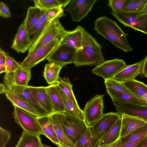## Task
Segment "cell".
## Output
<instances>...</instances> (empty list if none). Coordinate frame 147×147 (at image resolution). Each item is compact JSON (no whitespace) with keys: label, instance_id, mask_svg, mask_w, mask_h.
Segmentation results:
<instances>
[{"label":"cell","instance_id":"6da1fadb","mask_svg":"<svg viewBox=\"0 0 147 147\" xmlns=\"http://www.w3.org/2000/svg\"><path fill=\"white\" fill-rule=\"evenodd\" d=\"M94 29L117 48L128 52L133 50L127 40L128 34L124 32L116 22L104 16L94 21Z\"/></svg>","mask_w":147,"mask_h":147},{"label":"cell","instance_id":"60d3db41","mask_svg":"<svg viewBox=\"0 0 147 147\" xmlns=\"http://www.w3.org/2000/svg\"><path fill=\"white\" fill-rule=\"evenodd\" d=\"M47 13L49 19L51 20L54 18L59 16H64L63 10L61 7H57L45 10Z\"/></svg>","mask_w":147,"mask_h":147},{"label":"cell","instance_id":"277c9868","mask_svg":"<svg viewBox=\"0 0 147 147\" xmlns=\"http://www.w3.org/2000/svg\"><path fill=\"white\" fill-rule=\"evenodd\" d=\"M62 126L66 135L75 145L88 128L84 121L70 116L65 113H60Z\"/></svg>","mask_w":147,"mask_h":147},{"label":"cell","instance_id":"7dc6e473","mask_svg":"<svg viewBox=\"0 0 147 147\" xmlns=\"http://www.w3.org/2000/svg\"><path fill=\"white\" fill-rule=\"evenodd\" d=\"M144 140L136 143H128L123 144H121V147H141Z\"/></svg>","mask_w":147,"mask_h":147},{"label":"cell","instance_id":"d590c367","mask_svg":"<svg viewBox=\"0 0 147 147\" xmlns=\"http://www.w3.org/2000/svg\"><path fill=\"white\" fill-rule=\"evenodd\" d=\"M147 2V0H127L123 11L128 13L139 12Z\"/></svg>","mask_w":147,"mask_h":147},{"label":"cell","instance_id":"f35d334b","mask_svg":"<svg viewBox=\"0 0 147 147\" xmlns=\"http://www.w3.org/2000/svg\"><path fill=\"white\" fill-rule=\"evenodd\" d=\"M127 0H109L108 5L112 11L121 12L123 11V8Z\"/></svg>","mask_w":147,"mask_h":147},{"label":"cell","instance_id":"74e56055","mask_svg":"<svg viewBox=\"0 0 147 147\" xmlns=\"http://www.w3.org/2000/svg\"><path fill=\"white\" fill-rule=\"evenodd\" d=\"M21 66L13 58L7 54L6 56L5 63L6 73L13 72Z\"/></svg>","mask_w":147,"mask_h":147},{"label":"cell","instance_id":"7c38bea8","mask_svg":"<svg viewBox=\"0 0 147 147\" xmlns=\"http://www.w3.org/2000/svg\"><path fill=\"white\" fill-rule=\"evenodd\" d=\"M97 0H73L65 9L70 13L72 21L79 22L86 17Z\"/></svg>","mask_w":147,"mask_h":147},{"label":"cell","instance_id":"f907efd6","mask_svg":"<svg viewBox=\"0 0 147 147\" xmlns=\"http://www.w3.org/2000/svg\"><path fill=\"white\" fill-rule=\"evenodd\" d=\"M7 88L5 85L2 84H0V93L1 94L5 93L6 92Z\"/></svg>","mask_w":147,"mask_h":147},{"label":"cell","instance_id":"7bdbcfd3","mask_svg":"<svg viewBox=\"0 0 147 147\" xmlns=\"http://www.w3.org/2000/svg\"><path fill=\"white\" fill-rule=\"evenodd\" d=\"M0 16L5 18L11 16V13L8 6L3 2H0Z\"/></svg>","mask_w":147,"mask_h":147},{"label":"cell","instance_id":"4316f807","mask_svg":"<svg viewBox=\"0 0 147 147\" xmlns=\"http://www.w3.org/2000/svg\"><path fill=\"white\" fill-rule=\"evenodd\" d=\"M5 94L7 98L14 106L28 112L36 117L44 115L29 104L17 96L8 92H6Z\"/></svg>","mask_w":147,"mask_h":147},{"label":"cell","instance_id":"d6986e66","mask_svg":"<svg viewBox=\"0 0 147 147\" xmlns=\"http://www.w3.org/2000/svg\"><path fill=\"white\" fill-rule=\"evenodd\" d=\"M84 29L78 25L72 31L66 30L60 39V43L68 45L77 50L82 43Z\"/></svg>","mask_w":147,"mask_h":147},{"label":"cell","instance_id":"816d5d0a","mask_svg":"<svg viewBox=\"0 0 147 147\" xmlns=\"http://www.w3.org/2000/svg\"><path fill=\"white\" fill-rule=\"evenodd\" d=\"M141 147H147V136L144 139Z\"/></svg>","mask_w":147,"mask_h":147},{"label":"cell","instance_id":"b9f144b4","mask_svg":"<svg viewBox=\"0 0 147 147\" xmlns=\"http://www.w3.org/2000/svg\"><path fill=\"white\" fill-rule=\"evenodd\" d=\"M45 26L38 21L28 31L29 35L30 36L34 35V36H36L41 31Z\"/></svg>","mask_w":147,"mask_h":147},{"label":"cell","instance_id":"d4e9b609","mask_svg":"<svg viewBox=\"0 0 147 147\" xmlns=\"http://www.w3.org/2000/svg\"><path fill=\"white\" fill-rule=\"evenodd\" d=\"M126 87L135 96L147 103V85L135 79L123 82Z\"/></svg>","mask_w":147,"mask_h":147},{"label":"cell","instance_id":"ac0fdd59","mask_svg":"<svg viewBox=\"0 0 147 147\" xmlns=\"http://www.w3.org/2000/svg\"><path fill=\"white\" fill-rule=\"evenodd\" d=\"M121 117L120 138L127 136L147 123L142 119L125 114L122 115Z\"/></svg>","mask_w":147,"mask_h":147},{"label":"cell","instance_id":"681fc988","mask_svg":"<svg viewBox=\"0 0 147 147\" xmlns=\"http://www.w3.org/2000/svg\"><path fill=\"white\" fill-rule=\"evenodd\" d=\"M147 15V2L143 8L139 12H137L138 16Z\"/></svg>","mask_w":147,"mask_h":147},{"label":"cell","instance_id":"c3c4849f","mask_svg":"<svg viewBox=\"0 0 147 147\" xmlns=\"http://www.w3.org/2000/svg\"><path fill=\"white\" fill-rule=\"evenodd\" d=\"M121 142L120 138L113 143L100 146V147H121Z\"/></svg>","mask_w":147,"mask_h":147},{"label":"cell","instance_id":"7402d4cb","mask_svg":"<svg viewBox=\"0 0 147 147\" xmlns=\"http://www.w3.org/2000/svg\"><path fill=\"white\" fill-rule=\"evenodd\" d=\"M53 112L65 113L63 101L56 83L46 87Z\"/></svg>","mask_w":147,"mask_h":147},{"label":"cell","instance_id":"f546056e","mask_svg":"<svg viewBox=\"0 0 147 147\" xmlns=\"http://www.w3.org/2000/svg\"><path fill=\"white\" fill-rule=\"evenodd\" d=\"M147 136V123L127 136L120 138L121 144L126 143H136L144 140Z\"/></svg>","mask_w":147,"mask_h":147},{"label":"cell","instance_id":"8fae6325","mask_svg":"<svg viewBox=\"0 0 147 147\" xmlns=\"http://www.w3.org/2000/svg\"><path fill=\"white\" fill-rule=\"evenodd\" d=\"M113 104L117 112L142 119L147 122V105H141L112 99Z\"/></svg>","mask_w":147,"mask_h":147},{"label":"cell","instance_id":"cb8c5ba5","mask_svg":"<svg viewBox=\"0 0 147 147\" xmlns=\"http://www.w3.org/2000/svg\"><path fill=\"white\" fill-rule=\"evenodd\" d=\"M57 87L63 101L65 113L74 117L84 121L83 111L80 109L78 105L75 103L63 92L58 86Z\"/></svg>","mask_w":147,"mask_h":147},{"label":"cell","instance_id":"3957f363","mask_svg":"<svg viewBox=\"0 0 147 147\" xmlns=\"http://www.w3.org/2000/svg\"><path fill=\"white\" fill-rule=\"evenodd\" d=\"M63 16H59L52 20L47 24L41 31L33 37L32 44L28 50L30 53L51 41L60 39L66 31L59 21Z\"/></svg>","mask_w":147,"mask_h":147},{"label":"cell","instance_id":"836d02e7","mask_svg":"<svg viewBox=\"0 0 147 147\" xmlns=\"http://www.w3.org/2000/svg\"><path fill=\"white\" fill-rule=\"evenodd\" d=\"M72 0H34L35 6L42 10L54 8L65 7L68 5Z\"/></svg>","mask_w":147,"mask_h":147},{"label":"cell","instance_id":"ba28073f","mask_svg":"<svg viewBox=\"0 0 147 147\" xmlns=\"http://www.w3.org/2000/svg\"><path fill=\"white\" fill-rule=\"evenodd\" d=\"M137 12L112 11L111 13L125 27H130L147 35V15L138 16Z\"/></svg>","mask_w":147,"mask_h":147},{"label":"cell","instance_id":"5b68a950","mask_svg":"<svg viewBox=\"0 0 147 147\" xmlns=\"http://www.w3.org/2000/svg\"><path fill=\"white\" fill-rule=\"evenodd\" d=\"M60 40H54L47 44L28 53L21 63L22 67L30 69L40 62L47 59L59 45Z\"/></svg>","mask_w":147,"mask_h":147},{"label":"cell","instance_id":"f6af8a7d","mask_svg":"<svg viewBox=\"0 0 147 147\" xmlns=\"http://www.w3.org/2000/svg\"><path fill=\"white\" fill-rule=\"evenodd\" d=\"M140 67V74L144 77L147 78V55L142 60Z\"/></svg>","mask_w":147,"mask_h":147},{"label":"cell","instance_id":"1f68e13d","mask_svg":"<svg viewBox=\"0 0 147 147\" xmlns=\"http://www.w3.org/2000/svg\"><path fill=\"white\" fill-rule=\"evenodd\" d=\"M43 11L34 6L28 7L26 17L23 21L28 31L38 21Z\"/></svg>","mask_w":147,"mask_h":147},{"label":"cell","instance_id":"e0dca14e","mask_svg":"<svg viewBox=\"0 0 147 147\" xmlns=\"http://www.w3.org/2000/svg\"><path fill=\"white\" fill-rule=\"evenodd\" d=\"M49 115L59 142V147H74V145L67 137L62 126L60 113L53 112Z\"/></svg>","mask_w":147,"mask_h":147},{"label":"cell","instance_id":"f1b7e54d","mask_svg":"<svg viewBox=\"0 0 147 147\" xmlns=\"http://www.w3.org/2000/svg\"><path fill=\"white\" fill-rule=\"evenodd\" d=\"M121 117L100 140V146L113 143L120 138L121 125Z\"/></svg>","mask_w":147,"mask_h":147},{"label":"cell","instance_id":"52a82bcc","mask_svg":"<svg viewBox=\"0 0 147 147\" xmlns=\"http://www.w3.org/2000/svg\"><path fill=\"white\" fill-rule=\"evenodd\" d=\"M104 95H96L86 104L83 112L84 121L88 127H92L104 114Z\"/></svg>","mask_w":147,"mask_h":147},{"label":"cell","instance_id":"4dcf8cb0","mask_svg":"<svg viewBox=\"0 0 147 147\" xmlns=\"http://www.w3.org/2000/svg\"><path fill=\"white\" fill-rule=\"evenodd\" d=\"M62 67L53 63L45 64L43 76L49 85L57 82Z\"/></svg>","mask_w":147,"mask_h":147},{"label":"cell","instance_id":"f5cc1de1","mask_svg":"<svg viewBox=\"0 0 147 147\" xmlns=\"http://www.w3.org/2000/svg\"><path fill=\"white\" fill-rule=\"evenodd\" d=\"M42 146H43V147H51L48 145H45L44 144H43L42 145Z\"/></svg>","mask_w":147,"mask_h":147},{"label":"cell","instance_id":"5bb4252c","mask_svg":"<svg viewBox=\"0 0 147 147\" xmlns=\"http://www.w3.org/2000/svg\"><path fill=\"white\" fill-rule=\"evenodd\" d=\"M30 70L21 66L13 72L6 73L3 79L5 85L7 87L12 85L28 86L31 78Z\"/></svg>","mask_w":147,"mask_h":147},{"label":"cell","instance_id":"ffe728a7","mask_svg":"<svg viewBox=\"0 0 147 147\" xmlns=\"http://www.w3.org/2000/svg\"><path fill=\"white\" fill-rule=\"evenodd\" d=\"M29 87L38 104L49 115L53 113V107L46 87L29 86Z\"/></svg>","mask_w":147,"mask_h":147},{"label":"cell","instance_id":"ee69618b","mask_svg":"<svg viewBox=\"0 0 147 147\" xmlns=\"http://www.w3.org/2000/svg\"><path fill=\"white\" fill-rule=\"evenodd\" d=\"M7 54L4 51L0 49V73H6L5 63L6 56Z\"/></svg>","mask_w":147,"mask_h":147},{"label":"cell","instance_id":"83f0119b","mask_svg":"<svg viewBox=\"0 0 147 147\" xmlns=\"http://www.w3.org/2000/svg\"><path fill=\"white\" fill-rule=\"evenodd\" d=\"M40 136L23 130L15 147H43Z\"/></svg>","mask_w":147,"mask_h":147},{"label":"cell","instance_id":"30bf717a","mask_svg":"<svg viewBox=\"0 0 147 147\" xmlns=\"http://www.w3.org/2000/svg\"><path fill=\"white\" fill-rule=\"evenodd\" d=\"M126 65L123 59L115 58L105 61L96 66L92 71L94 74L105 80L112 78Z\"/></svg>","mask_w":147,"mask_h":147},{"label":"cell","instance_id":"2e32d148","mask_svg":"<svg viewBox=\"0 0 147 147\" xmlns=\"http://www.w3.org/2000/svg\"><path fill=\"white\" fill-rule=\"evenodd\" d=\"M32 44V40L29 35L23 22L15 35L11 48L18 53H24L29 50Z\"/></svg>","mask_w":147,"mask_h":147},{"label":"cell","instance_id":"8992f818","mask_svg":"<svg viewBox=\"0 0 147 147\" xmlns=\"http://www.w3.org/2000/svg\"><path fill=\"white\" fill-rule=\"evenodd\" d=\"M14 107L13 115L15 122L28 133L44 135L37 117L18 107Z\"/></svg>","mask_w":147,"mask_h":147},{"label":"cell","instance_id":"d6a6232c","mask_svg":"<svg viewBox=\"0 0 147 147\" xmlns=\"http://www.w3.org/2000/svg\"><path fill=\"white\" fill-rule=\"evenodd\" d=\"M106 90L107 93L112 99H117L125 102L135 104L147 105V103L140 99L135 96L117 92L109 88H106Z\"/></svg>","mask_w":147,"mask_h":147},{"label":"cell","instance_id":"bcb514c9","mask_svg":"<svg viewBox=\"0 0 147 147\" xmlns=\"http://www.w3.org/2000/svg\"><path fill=\"white\" fill-rule=\"evenodd\" d=\"M43 11V12L40 18L39 21L42 24L45 25L49 23L52 20H50L49 19L46 11L45 10Z\"/></svg>","mask_w":147,"mask_h":147},{"label":"cell","instance_id":"ab89813d","mask_svg":"<svg viewBox=\"0 0 147 147\" xmlns=\"http://www.w3.org/2000/svg\"><path fill=\"white\" fill-rule=\"evenodd\" d=\"M11 136V133L1 126L0 127V147H5Z\"/></svg>","mask_w":147,"mask_h":147},{"label":"cell","instance_id":"e575fe53","mask_svg":"<svg viewBox=\"0 0 147 147\" xmlns=\"http://www.w3.org/2000/svg\"><path fill=\"white\" fill-rule=\"evenodd\" d=\"M57 85L63 92L76 104L78 105L73 91L72 86L68 78H59L56 82Z\"/></svg>","mask_w":147,"mask_h":147},{"label":"cell","instance_id":"44dd1931","mask_svg":"<svg viewBox=\"0 0 147 147\" xmlns=\"http://www.w3.org/2000/svg\"><path fill=\"white\" fill-rule=\"evenodd\" d=\"M142 61L133 64L126 65L111 78L124 82L135 79L140 74Z\"/></svg>","mask_w":147,"mask_h":147},{"label":"cell","instance_id":"7a4b0ae2","mask_svg":"<svg viewBox=\"0 0 147 147\" xmlns=\"http://www.w3.org/2000/svg\"><path fill=\"white\" fill-rule=\"evenodd\" d=\"M102 47L84 29L82 43L77 50L73 62L76 67L97 65L105 61Z\"/></svg>","mask_w":147,"mask_h":147},{"label":"cell","instance_id":"4fadbf2b","mask_svg":"<svg viewBox=\"0 0 147 147\" xmlns=\"http://www.w3.org/2000/svg\"><path fill=\"white\" fill-rule=\"evenodd\" d=\"M121 116V115L117 112L104 113L91 127L93 132L100 140Z\"/></svg>","mask_w":147,"mask_h":147},{"label":"cell","instance_id":"9c48e42d","mask_svg":"<svg viewBox=\"0 0 147 147\" xmlns=\"http://www.w3.org/2000/svg\"><path fill=\"white\" fill-rule=\"evenodd\" d=\"M77 51L73 47L59 43L47 60L49 63H53L63 67L73 63Z\"/></svg>","mask_w":147,"mask_h":147},{"label":"cell","instance_id":"9a60e30c","mask_svg":"<svg viewBox=\"0 0 147 147\" xmlns=\"http://www.w3.org/2000/svg\"><path fill=\"white\" fill-rule=\"evenodd\" d=\"M6 92H8L21 98L44 115H49L39 105L31 91L29 86H23L12 85L7 87Z\"/></svg>","mask_w":147,"mask_h":147},{"label":"cell","instance_id":"603a6c76","mask_svg":"<svg viewBox=\"0 0 147 147\" xmlns=\"http://www.w3.org/2000/svg\"><path fill=\"white\" fill-rule=\"evenodd\" d=\"M44 135L53 143L59 147L60 144L49 115L37 117Z\"/></svg>","mask_w":147,"mask_h":147},{"label":"cell","instance_id":"484cf974","mask_svg":"<svg viewBox=\"0 0 147 147\" xmlns=\"http://www.w3.org/2000/svg\"><path fill=\"white\" fill-rule=\"evenodd\" d=\"M100 141L93 132L91 127H88L75 144L74 147H100Z\"/></svg>","mask_w":147,"mask_h":147},{"label":"cell","instance_id":"8d00e7d4","mask_svg":"<svg viewBox=\"0 0 147 147\" xmlns=\"http://www.w3.org/2000/svg\"><path fill=\"white\" fill-rule=\"evenodd\" d=\"M104 83L106 88H110L117 92L135 96L125 87L123 82L110 78L104 80Z\"/></svg>","mask_w":147,"mask_h":147}]
</instances>
